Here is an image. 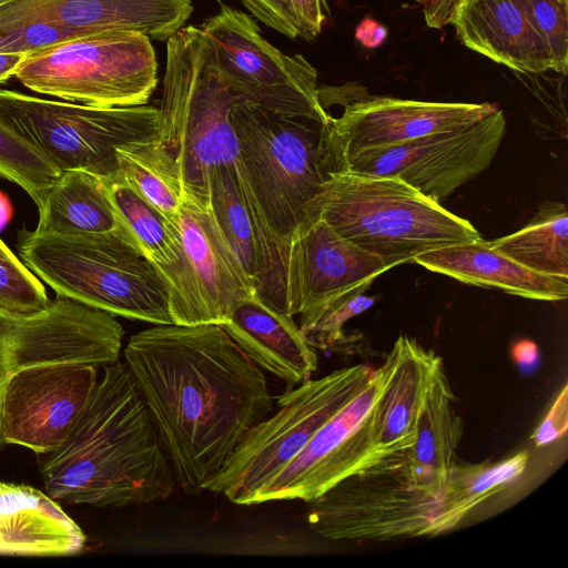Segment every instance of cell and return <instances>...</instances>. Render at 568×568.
Here are the masks:
<instances>
[{"instance_id": "5b68a950", "label": "cell", "mask_w": 568, "mask_h": 568, "mask_svg": "<svg viewBox=\"0 0 568 568\" xmlns=\"http://www.w3.org/2000/svg\"><path fill=\"white\" fill-rule=\"evenodd\" d=\"M18 250L26 266L57 295L115 316L154 325L173 323L154 264L124 226L74 235L21 231Z\"/></svg>"}, {"instance_id": "ac0fdd59", "label": "cell", "mask_w": 568, "mask_h": 568, "mask_svg": "<svg viewBox=\"0 0 568 568\" xmlns=\"http://www.w3.org/2000/svg\"><path fill=\"white\" fill-rule=\"evenodd\" d=\"M176 225L205 323L222 324L240 301L255 293L254 285L209 207L183 193Z\"/></svg>"}, {"instance_id": "1f68e13d", "label": "cell", "mask_w": 568, "mask_h": 568, "mask_svg": "<svg viewBox=\"0 0 568 568\" xmlns=\"http://www.w3.org/2000/svg\"><path fill=\"white\" fill-rule=\"evenodd\" d=\"M369 286L352 288L300 314L298 326L315 348L331 349L344 342V324L374 303L365 295Z\"/></svg>"}, {"instance_id": "4dcf8cb0", "label": "cell", "mask_w": 568, "mask_h": 568, "mask_svg": "<svg viewBox=\"0 0 568 568\" xmlns=\"http://www.w3.org/2000/svg\"><path fill=\"white\" fill-rule=\"evenodd\" d=\"M61 174L41 152L0 123V176L21 186L38 209Z\"/></svg>"}, {"instance_id": "7bdbcfd3", "label": "cell", "mask_w": 568, "mask_h": 568, "mask_svg": "<svg viewBox=\"0 0 568 568\" xmlns=\"http://www.w3.org/2000/svg\"><path fill=\"white\" fill-rule=\"evenodd\" d=\"M1 1H2V0H0V2H1Z\"/></svg>"}, {"instance_id": "4fadbf2b", "label": "cell", "mask_w": 568, "mask_h": 568, "mask_svg": "<svg viewBox=\"0 0 568 568\" xmlns=\"http://www.w3.org/2000/svg\"><path fill=\"white\" fill-rule=\"evenodd\" d=\"M505 132L498 109L465 125L351 154L337 172L397 178L439 203L490 165Z\"/></svg>"}, {"instance_id": "7402d4cb", "label": "cell", "mask_w": 568, "mask_h": 568, "mask_svg": "<svg viewBox=\"0 0 568 568\" xmlns=\"http://www.w3.org/2000/svg\"><path fill=\"white\" fill-rule=\"evenodd\" d=\"M85 535L50 495L0 480V555L65 556L80 552Z\"/></svg>"}, {"instance_id": "484cf974", "label": "cell", "mask_w": 568, "mask_h": 568, "mask_svg": "<svg viewBox=\"0 0 568 568\" xmlns=\"http://www.w3.org/2000/svg\"><path fill=\"white\" fill-rule=\"evenodd\" d=\"M385 376L382 364L374 369L366 387L317 430L301 453L255 495L252 505L295 500L307 479L365 417L379 395Z\"/></svg>"}, {"instance_id": "83f0119b", "label": "cell", "mask_w": 568, "mask_h": 568, "mask_svg": "<svg viewBox=\"0 0 568 568\" xmlns=\"http://www.w3.org/2000/svg\"><path fill=\"white\" fill-rule=\"evenodd\" d=\"M518 264L542 275L568 280V210L557 201L544 202L519 231L489 241Z\"/></svg>"}, {"instance_id": "d6a6232c", "label": "cell", "mask_w": 568, "mask_h": 568, "mask_svg": "<svg viewBox=\"0 0 568 568\" xmlns=\"http://www.w3.org/2000/svg\"><path fill=\"white\" fill-rule=\"evenodd\" d=\"M266 27L296 40L312 41L325 20V0H241Z\"/></svg>"}, {"instance_id": "ffe728a7", "label": "cell", "mask_w": 568, "mask_h": 568, "mask_svg": "<svg viewBox=\"0 0 568 568\" xmlns=\"http://www.w3.org/2000/svg\"><path fill=\"white\" fill-rule=\"evenodd\" d=\"M261 368L293 388L318 366L316 348L293 316L280 312L256 293L240 301L220 324Z\"/></svg>"}, {"instance_id": "5bb4252c", "label": "cell", "mask_w": 568, "mask_h": 568, "mask_svg": "<svg viewBox=\"0 0 568 568\" xmlns=\"http://www.w3.org/2000/svg\"><path fill=\"white\" fill-rule=\"evenodd\" d=\"M498 109L490 103L428 102L389 97L351 101L339 116L329 114L327 121L334 172L351 154L465 125Z\"/></svg>"}, {"instance_id": "d590c367", "label": "cell", "mask_w": 568, "mask_h": 568, "mask_svg": "<svg viewBox=\"0 0 568 568\" xmlns=\"http://www.w3.org/2000/svg\"><path fill=\"white\" fill-rule=\"evenodd\" d=\"M567 394L568 387L565 384L532 435L537 447L549 445L565 435L568 427Z\"/></svg>"}, {"instance_id": "ab89813d", "label": "cell", "mask_w": 568, "mask_h": 568, "mask_svg": "<svg viewBox=\"0 0 568 568\" xmlns=\"http://www.w3.org/2000/svg\"><path fill=\"white\" fill-rule=\"evenodd\" d=\"M27 57L17 52H0V83L14 75Z\"/></svg>"}, {"instance_id": "8992f818", "label": "cell", "mask_w": 568, "mask_h": 568, "mask_svg": "<svg viewBox=\"0 0 568 568\" xmlns=\"http://www.w3.org/2000/svg\"><path fill=\"white\" fill-rule=\"evenodd\" d=\"M230 120L237 139L236 169L268 229L290 248L308 203L334 172L328 118L282 113L242 102L233 106Z\"/></svg>"}, {"instance_id": "60d3db41", "label": "cell", "mask_w": 568, "mask_h": 568, "mask_svg": "<svg viewBox=\"0 0 568 568\" xmlns=\"http://www.w3.org/2000/svg\"><path fill=\"white\" fill-rule=\"evenodd\" d=\"M11 214V204L8 197L0 191V230L10 221Z\"/></svg>"}, {"instance_id": "2e32d148", "label": "cell", "mask_w": 568, "mask_h": 568, "mask_svg": "<svg viewBox=\"0 0 568 568\" xmlns=\"http://www.w3.org/2000/svg\"><path fill=\"white\" fill-rule=\"evenodd\" d=\"M209 209L252 281L255 293L287 314L288 248L268 229L235 163L217 166L213 171Z\"/></svg>"}, {"instance_id": "6da1fadb", "label": "cell", "mask_w": 568, "mask_h": 568, "mask_svg": "<svg viewBox=\"0 0 568 568\" xmlns=\"http://www.w3.org/2000/svg\"><path fill=\"white\" fill-rule=\"evenodd\" d=\"M124 364L186 494L203 490L274 407L262 368L220 324L138 332Z\"/></svg>"}, {"instance_id": "8d00e7d4", "label": "cell", "mask_w": 568, "mask_h": 568, "mask_svg": "<svg viewBox=\"0 0 568 568\" xmlns=\"http://www.w3.org/2000/svg\"><path fill=\"white\" fill-rule=\"evenodd\" d=\"M423 6L428 27L440 29L452 22L456 7L460 0H416Z\"/></svg>"}, {"instance_id": "d4e9b609", "label": "cell", "mask_w": 568, "mask_h": 568, "mask_svg": "<svg viewBox=\"0 0 568 568\" xmlns=\"http://www.w3.org/2000/svg\"><path fill=\"white\" fill-rule=\"evenodd\" d=\"M108 179L83 170L62 172L38 209V234L105 233L124 225L110 196Z\"/></svg>"}, {"instance_id": "7a4b0ae2", "label": "cell", "mask_w": 568, "mask_h": 568, "mask_svg": "<svg viewBox=\"0 0 568 568\" xmlns=\"http://www.w3.org/2000/svg\"><path fill=\"white\" fill-rule=\"evenodd\" d=\"M123 335L115 315L60 295L19 317L0 392L2 443L40 455L59 447L89 402L98 371L119 361Z\"/></svg>"}, {"instance_id": "277c9868", "label": "cell", "mask_w": 568, "mask_h": 568, "mask_svg": "<svg viewBox=\"0 0 568 568\" xmlns=\"http://www.w3.org/2000/svg\"><path fill=\"white\" fill-rule=\"evenodd\" d=\"M316 216L393 267L481 239L469 221L402 180L347 170L331 173L308 203L305 221Z\"/></svg>"}, {"instance_id": "ba28073f", "label": "cell", "mask_w": 568, "mask_h": 568, "mask_svg": "<svg viewBox=\"0 0 568 568\" xmlns=\"http://www.w3.org/2000/svg\"><path fill=\"white\" fill-rule=\"evenodd\" d=\"M14 77L31 91L67 102L143 105L158 85V60L143 33L103 30L28 55Z\"/></svg>"}, {"instance_id": "4316f807", "label": "cell", "mask_w": 568, "mask_h": 568, "mask_svg": "<svg viewBox=\"0 0 568 568\" xmlns=\"http://www.w3.org/2000/svg\"><path fill=\"white\" fill-rule=\"evenodd\" d=\"M527 464V450L496 463L469 464L455 460L438 497L432 537L456 527L471 509L518 478Z\"/></svg>"}, {"instance_id": "44dd1931", "label": "cell", "mask_w": 568, "mask_h": 568, "mask_svg": "<svg viewBox=\"0 0 568 568\" xmlns=\"http://www.w3.org/2000/svg\"><path fill=\"white\" fill-rule=\"evenodd\" d=\"M463 434L464 422L437 355L417 410L414 443L404 453L399 473L412 486L439 497Z\"/></svg>"}, {"instance_id": "30bf717a", "label": "cell", "mask_w": 568, "mask_h": 568, "mask_svg": "<svg viewBox=\"0 0 568 568\" xmlns=\"http://www.w3.org/2000/svg\"><path fill=\"white\" fill-rule=\"evenodd\" d=\"M374 369L357 364L290 388L278 397L276 412L247 434L203 490L221 494L237 505H252L255 495L317 430L366 387Z\"/></svg>"}, {"instance_id": "f546056e", "label": "cell", "mask_w": 568, "mask_h": 568, "mask_svg": "<svg viewBox=\"0 0 568 568\" xmlns=\"http://www.w3.org/2000/svg\"><path fill=\"white\" fill-rule=\"evenodd\" d=\"M112 203L118 216L139 250L153 264H168L178 258L180 233L173 223L154 205L125 183L109 181Z\"/></svg>"}, {"instance_id": "9a60e30c", "label": "cell", "mask_w": 568, "mask_h": 568, "mask_svg": "<svg viewBox=\"0 0 568 568\" xmlns=\"http://www.w3.org/2000/svg\"><path fill=\"white\" fill-rule=\"evenodd\" d=\"M393 268L339 235L316 216L294 233L286 267V313L304 311L352 288L372 284Z\"/></svg>"}, {"instance_id": "cb8c5ba5", "label": "cell", "mask_w": 568, "mask_h": 568, "mask_svg": "<svg viewBox=\"0 0 568 568\" xmlns=\"http://www.w3.org/2000/svg\"><path fill=\"white\" fill-rule=\"evenodd\" d=\"M414 263L466 284L497 288L525 298L552 302L568 296V280L536 273L483 239L423 253Z\"/></svg>"}, {"instance_id": "74e56055", "label": "cell", "mask_w": 568, "mask_h": 568, "mask_svg": "<svg viewBox=\"0 0 568 568\" xmlns=\"http://www.w3.org/2000/svg\"><path fill=\"white\" fill-rule=\"evenodd\" d=\"M19 317L21 316L10 315L0 311V392L7 375V356L10 337Z\"/></svg>"}, {"instance_id": "b9f144b4", "label": "cell", "mask_w": 568, "mask_h": 568, "mask_svg": "<svg viewBox=\"0 0 568 568\" xmlns=\"http://www.w3.org/2000/svg\"><path fill=\"white\" fill-rule=\"evenodd\" d=\"M1 445H2V442H1V439H0V446H1Z\"/></svg>"}, {"instance_id": "603a6c76", "label": "cell", "mask_w": 568, "mask_h": 568, "mask_svg": "<svg viewBox=\"0 0 568 568\" xmlns=\"http://www.w3.org/2000/svg\"><path fill=\"white\" fill-rule=\"evenodd\" d=\"M437 354L415 338L400 335L386 355V376L371 407L376 447L386 454L404 453L414 443V427L429 373Z\"/></svg>"}, {"instance_id": "3957f363", "label": "cell", "mask_w": 568, "mask_h": 568, "mask_svg": "<svg viewBox=\"0 0 568 568\" xmlns=\"http://www.w3.org/2000/svg\"><path fill=\"white\" fill-rule=\"evenodd\" d=\"M48 495L93 507L140 506L172 495L176 480L135 381L118 361L64 440L40 468Z\"/></svg>"}, {"instance_id": "f1b7e54d", "label": "cell", "mask_w": 568, "mask_h": 568, "mask_svg": "<svg viewBox=\"0 0 568 568\" xmlns=\"http://www.w3.org/2000/svg\"><path fill=\"white\" fill-rule=\"evenodd\" d=\"M114 180L129 185L171 222L176 221L183 194L180 169L156 133L116 149Z\"/></svg>"}, {"instance_id": "9c48e42d", "label": "cell", "mask_w": 568, "mask_h": 568, "mask_svg": "<svg viewBox=\"0 0 568 568\" xmlns=\"http://www.w3.org/2000/svg\"><path fill=\"white\" fill-rule=\"evenodd\" d=\"M159 118V108L149 104L101 108L0 89V123L61 172L114 180L116 149L154 135Z\"/></svg>"}, {"instance_id": "d6986e66", "label": "cell", "mask_w": 568, "mask_h": 568, "mask_svg": "<svg viewBox=\"0 0 568 568\" xmlns=\"http://www.w3.org/2000/svg\"><path fill=\"white\" fill-rule=\"evenodd\" d=\"M450 23L465 47L514 71L535 74L552 68L528 0H460Z\"/></svg>"}, {"instance_id": "8fae6325", "label": "cell", "mask_w": 568, "mask_h": 568, "mask_svg": "<svg viewBox=\"0 0 568 568\" xmlns=\"http://www.w3.org/2000/svg\"><path fill=\"white\" fill-rule=\"evenodd\" d=\"M199 29L222 83L241 102L328 118L320 102L315 68L302 54H286L271 44L250 14L222 3Z\"/></svg>"}, {"instance_id": "836d02e7", "label": "cell", "mask_w": 568, "mask_h": 568, "mask_svg": "<svg viewBox=\"0 0 568 568\" xmlns=\"http://www.w3.org/2000/svg\"><path fill=\"white\" fill-rule=\"evenodd\" d=\"M49 302L39 277L0 239V311L30 316L45 308Z\"/></svg>"}, {"instance_id": "f35d334b", "label": "cell", "mask_w": 568, "mask_h": 568, "mask_svg": "<svg viewBox=\"0 0 568 568\" xmlns=\"http://www.w3.org/2000/svg\"><path fill=\"white\" fill-rule=\"evenodd\" d=\"M511 354L516 364L521 367H531L538 359L537 346L529 341L516 344L513 347Z\"/></svg>"}, {"instance_id": "7c38bea8", "label": "cell", "mask_w": 568, "mask_h": 568, "mask_svg": "<svg viewBox=\"0 0 568 568\" xmlns=\"http://www.w3.org/2000/svg\"><path fill=\"white\" fill-rule=\"evenodd\" d=\"M398 467L353 474L307 501L310 528L329 540L432 537L438 497L408 484Z\"/></svg>"}, {"instance_id": "e575fe53", "label": "cell", "mask_w": 568, "mask_h": 568, "mask_svg": "<svg viewBox=\"0 0 568 568\" xmlns=\"http://www.w3.org/2000/svg\"><path fill=\"white\" fill-rule=\"evenodd\" d=\"M534 23L552 60L551 70H568V0H528Z\"/></svg>"}, {"instance_id": "e0dca14e", "label": "cell", "mask_w": 568, "mask_h": 568, "mask_svg": "<svg viewBox=\"0 0 568 568\" xmlns=\"http://www.w3.org/2000/svg\"><path fill=\"white\" fill-rule=\"evenodd\" d=\"M192 12L191 0H2L0 32L45 23L84 33L134 30L163 42Z\"/></svg>"}, {"instance_id": "52a82bcc", "label": "cell", "mask_w": 568, "mask_h": 568, "mask_svg": "<svg viewBox=\"0 0 568 568\" xmlns=\"http://www.w3.org/2000/svg\"><path fill=\"white\" fill-rule=\"evenodd\" d=\"M239 103L222 83L199 27L184 26L168 39L156 138L178 162L183 193L205 207L213 171L236 161L230 114Z\"/></svg>"}]
</instances>
